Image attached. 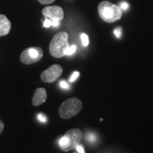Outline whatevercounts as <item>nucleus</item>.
Listing matches in <instances>:
<instances>
[{
	"label": "nucleus",
	"mask_w": 153,
	"mask_h": 153,
	"mask_svg": "<svg viewBox=\"0 0 153 153\" xmlns=\"http://www.w3.org/2000/svg\"><path fill=\"white\" fill-rule=\"evenodd\" d=\"M70 47L68 43V34L65 31L59 32L51 41L49 51L52 56L60 58L66 55V52Z\"/></svg>",
	"instance_id": "obj_1"
},
{
	"label": "nucleus",
	"mask_w": 153,
	"mask_h": 153,
	"mask_svg": "<svg viewBox=\"0 0 153 153\" xmlns=\"http://www.w3.org/2000/svg\"><path fill=\"white\" fill-rule=\"evenodd\" d=\"M98 11L101 18L108 23L116 22L122 16V11L120 7L107 1H101L99 4Z\"/></svg>",
	"instance_id": "obj_2"
},
{
	"label": "nucleus",
	"mask_w": 153,
	"mask_h": 153,
	"mask_svg": "<svg viewBox=\"0 0 153 153\" xmlns=\"http://www.w3.org/2000/svg\"><path fill=\"white\" fill-rule=\"evenodd\" d=\"M82 138V132L79 129H70L67 131L65 135L63 136L59 141L60 148L63 151L71 150L75 148L76 145Z\"/></svg>",
	"instance_id": "obj_3"
},
{
	"label": "nucleus",
	"mask_w": 153,
	"mask_h": 153,
	"mask_svg": "<svg viewBox=\"0 0 153 153\" xmlns=\"http://www.w3.org/2000/svg\"><path fill=\"white\" fill-rule=\"evenodd\" d=\"M82 101L79 99L70 98L67 99L61 104L59 108V115L61 118L68 119L75 116L82 109Z\"/></svg>",
	"instance_id": "obj_4"
},
{
	"label": "nucleus",
	"mask_w": 153,
	"mask_h": 153,
	"mask_svg": "<svg viewBox=\"0 0 153 153\" xmlns=\"http://www.w3.org/2000/svg\"><path fill=\"white\" fill-rule=\"evenodd\" d=\"M43 51L40 47H31L23 51L20 60L24 64L30 65L37 62L43 57Z\"/></svg>",
	"instance_id": "obj_5"
},
{
	"label": "nucleus",
	"mask_w": 153,
	"mask_h": 153,
	"mask_svg": "<svg viewBox=\"0 0 153 153\" xmlns=\"http://www.w3.org/2000/svg\"><path fill=\"white\" fill-rule=\"evenodd\" d=\"M62 68L59 65H53L41 74L42 81L46 83H51L58 79L62 73Z\"/></svg>",
	"instance_id": "obj_6"
},
{
	"label": "nucleus",
	"mask_w": 153,
	"mask_h": 153,
	"mask_svg": "<svg viewBox=\"0 0 153 153\" xmlns=\"http://www.w3.org/2000/svg\"><path fill=\"white\" fill-rule=\"evenodd\" d=\"M43 14L47 19L52 20H62L64 17L63 9L59 6H50L43 9Z\"/></svg>",
	"instance_id": "obj_7"
},
{
	"label": "nucleus",
	"mask_w": 153,
	"mask_h": 153,
	"mask_svg": "<svg viewBox=\"0 0 153 153\" xmlns=\"http://www.w3.org/2000/svg\"><path fill=\"white\" fill-rule=\"evenodd\" d=\"M47 99L46 90L43 88H38L35 91L33 99H32V104L33 106H38L43 104Z\"/></svg>",
	"instance_id": "obj_8"
},
{
	"label": "nucleus",
	"mask_w": 153,
	"mask_h": 153,
	"mask_svg": "<svg viewBox=\"0 0 153 153\" xmlns=\"http://www.w3.org/2000/svg\"><path fill=\"white\" fill-rule=\"evenodd\" d=\"M11 24L5 15L0 14V36L7 35L10 32Z\"/></svg>",
	"instance_id": "obj_9"
},
{
	"label": "nucleus",
	"mask_w": 153,
	"mask_h": 153,
	"mask_svg": "<svg viewBox=\"0 0 153 153\" xmlns=\"http://www.w3.org/2000/svg\"><path fill=\"white\" fill-rule=\"evenodd\" d=\"M81 40L82 42V44H83L84 46H87L89 45V37L86 33H82L81 34Z\"/></svg>",
	"instance_id": "obj_10"
},
{
	"label": "nucleus",
	"mask_w": 153,
	"mask_h": 153,
	"mask_svg": "<svg viewBox=\"0 0 153 153\" xmlns=\"http://www.w3.org/2000/svg\"><path fill=\"white\" fill-rule=\"evenodd\" d=\"M76 49V47L75 45H71V46H70L68 48V51H67V52H66V55H71L72 54H74V53H75Z\"/></svg>",
	"instance_id": "obj_11"
},
{
	"label": "nucleus",
	"mask_w": 153,
	"mask_h": 153,
	"mask_svg": "<svg viewBox=\"0 0 153 153\" xmlns=\"http://www.w3.org/2000/svg\"><path fill=\"white\" fill-rule=\"evenodd\" d=\"M87 140L90 143H94L95 142L96 139H97V137H96V135H94V133H88L87 135Z\"/></svg>",
	"instance_id": "obj_12"
},
{
	"label": "nucleus",
	"mask_w": 153,
	"mask_h": 153,
	"mask_svg": "<svg viewBox=\"0 0 153 153\" xmlns=\"http://www.w3.org/2000/svg\"><path fill=\"white\" fill-rule=\"evenodd\" d=\"M52 26V21L49 19H46L43 22V26L45 28H49L50 26Z\"/></svg>",
	"instance_id": "obj_13"
},
{
	"label": "nucleus",
	"mask_w": 153,
	"mask_h": 153,
	"mask_svg": "<svg viewBox=\"0 0 153 153\" xmlns=\"http://www.w3.org/2000/svg\"><path fill=\"white\" fill-rule=\"evenodd\" d=\"M38 120H40V121L43 122V123H45V122L47 121L46 116H45L44 114H39L38 115Z\"/></svg>",
	"instance_id": "obj_14"
},
{
	"label": "nucleus",
	"mask_w": 153,
	"mask_h": 153,
	"mask_svg": "<svg viewBox=\"0 0 153 153\" xmlns=\"http://www.w3.org/2000/svg\"><path fill=\"white\" fill-rule=\"evenodd\" d=\"M79 72H74V73L72 74L71 77H70V81L71 82H74V80H75L76 78L78 77V76H79Z\"/></svg>",
	"instance_id": "obj_15"
},
{
	"label": "nucleus",
	"mask_w": 153,
	"mask_h": 153,
	"mask_svg": "<svg viewBox=\"0 0 153 153\" xmlns=\"http://www.w3.org/2000/svg\"><path fill=\"white\" fill-rule=\"evenodd\" d=\"M38 1L41 4H42L48 5V4H50L54 2L55 0H38Z\"/></svg>",
	"instance_id": "obj_16"
},
{
	"label": "nucleus",
	"mask_w": 153,
	"mask_h": 153,
	"mask_svg": "<svg viewBox=\"0 0 153 153\" xmlns=\"http://www.w3.org/2000/svg\"><path fill=\"white\" fill-rule=\"evenodd\" d=\"M121 33H122V30L120 28H117L115 29L114 34L116 35V36L117 38H120V36H121Z\"/></svg>",
	"instance_id": "obj_17"
},
{
	"label": "nucleus",
	"mask_w": 153,
	"mask_h": 153,
	"mask_svg": "<svg viewBox=\"0 0 153 153\" xmlns=\"http://www.w3.org/2000/svg\"><path fill=\"white\" fill-rule=\"evenodd\" d=\"M60 87L62 88V89H69V88H70L68 84L65 81H61L60 83Z\"/></svg>",
	"instance_id": "obj_18"
},
{
	"label": "nucleus",
	"mask_w": 153,
	"mask_h": 153,
	"mask_svg": "<svg viewBox=\"0 0 153 153\" xmlns=\"http://www.w3.org/2000/svg\"><path fill=\"white\" fill-rule=\"evenodd\" d=\"M75 148L79 153H85V150H84V148L82 147V145H77Z\"/></svg>",
	"instance_id": "obj_19"
},
{
	"label": "nucleus",
	"mask_w": 153,
	"mask_h": 153,
	"mask_svg": "<svg viewBox=\"0 0 153 153\" xmlns=\"http://www.w3.org/2000/svg\"><path fill=\"white\" fill-rule=\"evenodd\" d=\"M120 7L123 10H126V9H128V4L127 2L126 1H122V2L120 3Z\"/></svg>",
	"instance_id": "obj_20"
},
{
	"label": "nucleus",
	"mask_w": 153,
	"mask_h": 153,
	"mask_svg": "<svg viewBox=\"0 0 153 153\" xmlns=\"http://www.w3.org/2000/svg\"><path fill=\"white\" fill-rule=\"evenodd\" d=\"M60 25V21L58 20H52V26L54 27H57Z\"/></svg>",
	"instance_id": "obj_21"
},
{
	"label": "nucleus",
	"mask_w": 153,
	"mask_h": 153,
	"mask_svg": "<svg viewBox=\"0 0 153 153\" xmlns=\"http://www.w3.org/2000/svg\"><path fill=\"white\" fill-rule=\"evenodd\" d=\"M4 128V125L3 121L1 119H0V134L2 133Z\"/></svg>",
	"instance_id": "obj_22"
}]
</instances>
